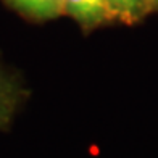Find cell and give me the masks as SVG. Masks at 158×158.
<instances>
[{
    "label": "cell",
    "instance_id": "cell-1",
    "mask_svg": "<svg viewBox=\"0 0 158 158\" xmlns=\"http://www.w3.org/2000/svg\"><path fill=\"white\" fill-rule=\"evenodd\" d=\"M63 11L82 26H97L114 18L110 0H63Z\"/></svg>",
    "mask_w": 158,
    "mask_h": 158
},
{
    "label": "cell",
    "instance_id": "cell-2",
    "mask_svg": "<svg viewBox=\"0 0 158 158\" xmlns=\"http://www.w3.org/2000/svg\"><path fill=\"white\" fill-rule=\"evenodd\" d=\"M21 94L23 90L18 81L8 76L6 71L0 66V129L8 126L21 102Z\"/></svg>",
    "mask_w": 158,
    "mask_h": 158
},
{
    "label": "cell",
    "instance_id": "cell-3",
    "mask_svg": "<svg viewBox=\"0 0 158 158\" xmlns=\"http://www.w3.org/2000/svg\"><path fill=\"white\" fill-rule=\"evenodd\" d=\"M13 8L37 19H47L63 11V0H6Z\"/></svg>",
    "mask_w": 158,
    "mask_h": 158
},
{
    "label": "cell",
    "instance_id": "cell-4",
    "mask_svg": "<svg viewBox=\"0 0 158 158\" xmlns=\"http://www.w3.org/2000/svg\"><path fill=\"white\" fill-rule=\"evenodd\" d=\"M113 16L119 19L134 21L148 10L145 0H110Z\"/></svg>",
    "mask_w": 158,
    "mask_h": 158
},
{
    "label": "cell",
    "instance_id": "cell-5",
    "mask_svg": "<svg viewBox=\"0 0 158 158\" xmlns=\"http://www.w3.org/2000/svg\"><path fill=\"white\" fill-rule=\"evenodd\" d=\"M147 5H148V8L150 6H158V0H145Z\"/></svg>",
    "mask_w": 158,
    "mask_h": 158
}]
</instances>
